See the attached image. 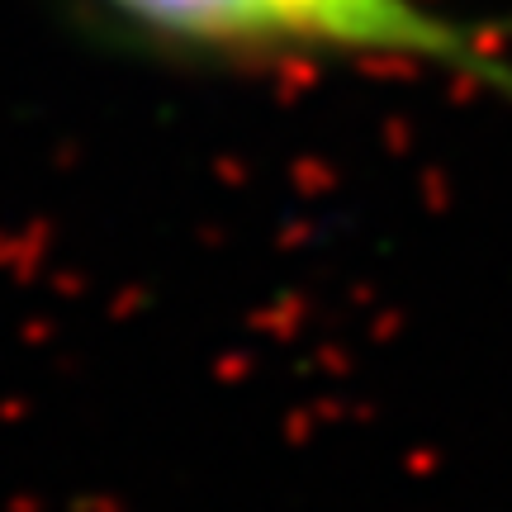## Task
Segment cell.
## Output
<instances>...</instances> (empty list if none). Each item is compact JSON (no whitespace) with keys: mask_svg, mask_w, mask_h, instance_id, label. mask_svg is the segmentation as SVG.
Returning a JSON list of instances; mask_svg holds the SVG:
<instances>
[{"mask_svg":"<svg viewBox=\"0 0 512 512\" xmlns=\"http://www.w3.org/2000/svg\"><path fill=\"white\" fill-rule=\"evenodd\" d=\"M86 10L114 38L157 57L214 67H437L512 100V62L494 38L427 0H86Z\"/></svg>","mask_w":512,"mask_h":512,"instance_id":"1","label":"cell"}]
</instances>
